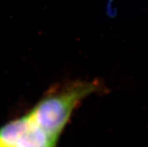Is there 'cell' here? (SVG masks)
Returning <instances> with one entry per match:
<instances>
[{
  "instance_id": "2",
  "label": "cell",
  "mask_w": 148,
  "mask_h": 147,
  "mask_svg": "<svg viewBox=\"0 0 148 147\" xmlns=\"http://www.w3.org/2000/svg\"><path fill=\"white\" fill-rule=\"evenodd\" d=\"M56 141L29 115L0 129V147H54Z\"/></svg>"
},
{
  "instance_id": "1",
  "label": "cell",
  "mask_w": 148,
  "mask_h": 147,
  "mask_svg": "<svg viewBox=\"0 0 148 147\" xmlns=\"http://www.w3.org/2000/svg\"><path fill=\"white\" fill-rule=\"evenodd\" d=\"M96 82H73L52 89L29 115L45 132L57 140L73 110L98 90Z\"/></svg>"
}]
</instances>
